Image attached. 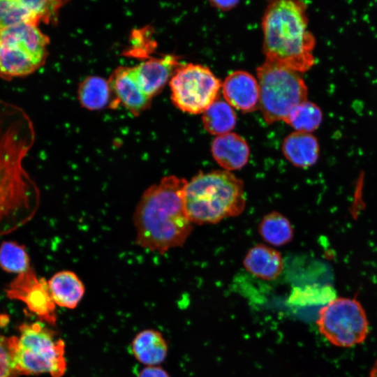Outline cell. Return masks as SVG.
I'll list each match as a JSON object with an SVG mask.
<instances>
[{
    "label": "cell",
    "instance_id": "cell-27",
    "mask_svg": "<svg viewBox=\"0 0 377 377\" xmlns=\"http://www.w3.org/2000/svg\"><path fill=\"white\" fill-rule=\"evenodd\" d=\"M211 6L222 10H229L235 7L238 1H210Z\"/></svg>",
    "mask_w": 377,
    "mask_h": 377
},
{
    "label": "cell",
    "instance_id": "cell-4",
    "mask_svg": "<svg viewBox=\"0 0 377 377\" xmlns=\"http://www.w3.org/2000/svg\"><path fill=\"white\" fill-rule=\"evenodd\" d=\"M184 202L193 224H215L240 215L246 206L244 185L231 172H200L187 181Z\"/></svg>",
    "mask_w": 377,
    "mask_h": 377
},
{
    "label": "cell",
    "instance_id": "cell-23",
    "mask_svg": "<svg viewBox=\"0 0 377 377\" xmlns=\"http://www.w3.org/2000/svg\"><path fill=\"white\" fill-rule=\"evenodd\" d=\"M322 119L320 108L316 104L306 100L295 106L284 121L296 131L309 133L319 127Z\"/></svg>",
    "mask_w": 377,
    "mask_h": 377
},
{
    "label": "cell",
    "instance_id": "cell-21",
    "mask_svg": "<svg viewBox=\"0 0 377 377\" xmlns=\"http://www.w3.org/2000/svg\"><path fill=\"white\" fill-rule=\"evenodd\" d=\"M202 120L205 129L218 136L230 133L236 124L237 117L230 105L217 98L204 111Z\"/></svg>",
    "mask_w": 377,
    "mask_h": 377
},
{
    "label": "cell",
    "instance_id": "cell-19",
    "mask_svg": "<svg viewBox=\"0 0 377 377\" xmlns=\"http://www.w3.org/2000/svg\"><path fill=\"white\" fill-rule=\"evenodd\" d=\"M131 347L134 357L145 366L159 365L165 360L168 351L163 334L152 329L138 332L133 339Z\"/></svg>",
    "mask_w": 377,
    "mask_h": 377
},
{
    "label": "cell",
    "instance_id": "cell-3",
    "mask_svg": "<svg viewBox=\"0 0 377 377\" xmlns=\"http://www.w3.org/2000/svg\"><path fill=\"white\" fill-rule=\"evenodd\" d=\"M265 60L297 73L309 70L315 63L316 40L308 30L306 4L301 1L270 2L263 20Z\"/></svg>",
    "mask_w": 377,
    "mask_h": 377
},
{
    "label": "cell",
    "instance_id": "cell-8",
    "mask_svg": "<svg viewBox=\"0 0 377 377\" xmlns=\"http://www.w3.org/2000/svg\"><path fill=\"white\" fill-rule=\"evenodd\" d=\"M316 325L328 342L341 348L362 343L369 331L365 311L355 298L336 297L331 300L320 309Z\"/></svg>",
    "mask_w": 377,
    "mask_h": 377
},
{
    "label": "cell",
    "instance_id": "cell-5",
    "mask_svg": "<svg viewBox=\"0 0 377 377\" xmlns=\"http://www.w3.org/2000/svg\"><path fill=\"white\" fill-rule=\"evenodd\" d=\"M14 368L18 375L48 374L61 377L66 373L65 341L43 323H23L19 336L8 337Z\"/></svg>",
    "mask_w": 377,
    "mask_h": 377
},
{
    "label": "cell",
    "instance_id": "cell-25",
    "mask_svg": "<svg viewBox=\"0 0 377 377\" xmlns=\"http://www.w3.org/2000/svg\"><path fill=\"white\" fill-rule=\"evenodd\" d=\"M12 360L8 337L0 334V377H17Z\"/></svg>",
    "mask_w": 377,
    "mask_h": 377
},
{
    "label": "cell",
    "instance_id": "cell-17",
    "mask_svg": "<svg viewBox=\"0 0 377 377\" xmlns=\"http://www.w3.org/2000/svg\"><path fill=\"white\" fill-rule=\"evenodd\" d=\"M281 149L287 161L299 168L313 166L319 158L318 140L309 133H291L284 138Z\"/></svg>",
    "mask_w": 377,
    "mask_h": 377
},
{
    "label": "cell",
    "instance_id": "cell-24",
    "mask_svg": "<svg viewBox=\"0 0 377 377\" xmlns=\"http://www.w3.org/2000/svg\"><path fill=\"white\" fill-rule=\"evenodd\" d=\"M0 267L7 272L21 274L31 268L25 246L15 242H3L0 246Z\"/></svg>",
    "mask_w": 377,
    "mask_h": 377
},
{
    "label": "cell",
    "instance_id": "cell-22",
    "mask_svg": "<svg viewBox=\"0 0 377 377\" xmlns=\"http://www.w3.org/2000/svg\"><path fill=\"white\" fill-rule=\"evenodd\" d=\"M260 237L268 244L281 246L292 241L294 229L290 221L278 212L265 215L258 224Z\"/></svg>",
    "mask_w": 377,
    "mask_h": 377
},
{
    "label": "cell",
    "instance_id": "cell-9",
    "mask_svg": "<svg viewBox=\"0 0 377 377\" xmlns=\"http://www.w3.org/2000/svg\"><path fill=\"white\" fill-rule=\"evenodd\" d=\"M169 84L173 104L193 114L203 113L217 99L222 85L208 67L191 63L179 65Z\"/></svg>",
    "mask_w": 377,
    "mask_h": 377
},
{
    "label": "cell",
    "instance_id": "cell-10",
    "mask_svg": "<svg viewBox=\"0 0 377 377\" xmlns=\"http://www.w3.org/2000/svg\"><path fill=\"white\" fill-rule=\"evenodd\" d=\"M8 297L24 302L29 310L42 321L54 325L56 304L51 295L47 281L38 279L31 267L18 274L6 290Z\"/></svg>",
    "mask_w": 377,
    "mask_h": 377
},
{
    "label": "cell",
    "instance_id": "cell-20",
    "mask_svg": "<svg viewBox=\"0 0 377 377\" xmlns=\"http://www.w3.org/2000/svg\"><path fill=\"white\" fill-rule=\"evenodd\" d=\"M77 96L81 105L89 110H100L119 105L112 92L109 80L91 75L79 85Z\"/></svg>",
    "mask_w": 377,
    "mask_h": 377
},
{
    "label": "cell",
    "instance_id": "cell-14",
    "mask_svg": "<svg viewBox=\"0 0 377 377\" xmlns=\"http://www.w3.org/2000/svg\"><path fill=\"white\" fill-rule=\"evenodd\" d=\"M109 82L118 103L122 104L133 114L138 115L149 106L151 98L138 84L131 67H118Z\"/></svg>",
    "mask_w": 377,
    "mask_h": 377
},
{
    "label": "cell",
    "instance_id": "cell-28",
    "mask_svg": "<svg viewBox=\"0 0 377 377\" xmlns=\"http://www.w3.org/2000/svg\"><path fill=\"white\" fill-rule=\"evenodd\" d=\"M369 377H377V360L372 366L369 372Z\"/></svg>",
    "mask_w": 377,
    "mask_h": 377
},
{
    "label": "cell",
    "instance_id": "cell-2",
    "mask_svg": "<svg viewBox=\"0 0 377 377\" xmlns=\"http://www.w3.org/2000/svg\"><path fill=\"white\" fill-rule=\"evenodd\" d=\"M187 181L168 175L144 191L133 214L138 246L163 254L184 245L193 230L184 202Z\"/></svg>",
    "mask_w": 377,
    "mask_h": 377
},
{
    "label": "cell",
    "instance_id": "cell-6",
    "mask_svg": "<svg viewBox=\"0 0 377 377\" xmlns=\"http://www.w3.org/2000/svg\"><path fill=\"white\" fill-rule=\"evenodd\" d=\"M50 39L38 26L21 24L0 33V77L10 80L27 76L41 67Z\"/></svg>",
    "mask_w": 377,
    "mask_h": 377
},
{
    "label": "cell",
    "instance_id": "cell-13",
    "mask_svg": "<svg viewBox=\"0 0 377 377\" xmlns=\"http://www.w3.org/2000/svg\"><path fill=\"white\" fill-rule=\"evenodd\" d=\"M226 101L244 112L256 110L259 106L260 91L258 80L244 71L230 73L222 82Z\"/></svg>",
    "mask_w": 377,
    "mask_h": 377
},
{
    "label": "cell",
    "instance_id": "cell-7",
    "mask_svg": "<svg viewBox=\"0 0 377 377\" xmlns=\"http://www.w3.org/2000/svg\"><path fill=\"white\" fill-rule=\"evenodd\" d=\"M259 108L267 124L285 120L290 110L306 101L307 87L298 73L265 60L257 68Z\"/></svg>",
    "mask_w": 377,
    "mask_h": 377
},
{
    "label": "cell",
    "instance_id": "cell-15",
    "mask_svg": "<svg viewBox=\"0 0 377 377\" xmlns=\"http://www.w3.org/2000/svg\"><path fill=\"white\" fill-rule=\"evenodd\" d=\"M211 153L223 170L231 172L244 168L249 159L248 143L239 135L228 133L216 136L211 145Z\"/></svg>",
    "mask_w": 377,
    "mask_h": 377
},
{
    "label": "cell",
    "instance_id": "cell-1",
    "mask_svg": "<svg viewBox=\"0 0 377 377\" xmlns=\"http://www.w3.org/2000/svg\"><path fill=\"white\" fill-rule=\"evenodd\" d=\"M34 139L27 112L0 99V235L26 223L38 207L39 191L22 167Z\"/></svg>",
    "mask_w": 377,
    "mask_h": 377
},
{
    "label": "cell",
    "instance_id": "cell-11",
    "mask_svg": "<svg viewBox=\"0 0 377 377\" xmlns=\"http://www.w3.org/2000/svg\"><path fill=\"white\" fill-rule=\"evenodd\" d=\"M64 3L55 0H0V33L21 24L53 22Z\"/></svg>",
    "mask_w": 377,
    "mask_h": 377
},
{
    "label": "cell",
    "instance_id": "cell-18",
    "mask_svg": "<svg viewBox=\"0 0 377 377\" xmlns=\"http://www.w3.org/2000/svg\"><path fill=\"white\" fill-rule=\"evenodd\" d=\"M52 299L57 306L68 309L77 307L82 300L85 288L84 283L73 271L62 270L47 281Z\"/></svg>",
    "mask_w": 377,
    "mask_h": 377
},
{
    "label": "cell",
    "instance_id": "cell-26",
    "mask_svg": "<svg viewBox=\"0 0 377 377\" xmlns=\"http://www.w3.org/2000/svg\"><path fill=\"white\" fill-rule=\"evenodd\" d=\"M138 377H170L168 373L159 365L145 366L138 373Z\"/></svg>",
    "mask_w": 377,
    "mask_h": 377
},
{
    "label": "cell",
    "instance_id": "cell-16",
    "mask_svg": "<svg viewBox=\"0 0 377 377\" xmlns=\"http://www.w3.org/2000/svg\"><path fill=\"white\" fill-rule=\"evenodd\" d=\"M245 269L265 281L277 279L283 272V260L281 253L271 246L258 244L251 247L243 260Z\"/></svg>",
    "mask_w": 377,
    "mask_h": 377
},
{
    "label": "cell",
    "instance_id": "cell-12",
    "mask_svg": "<svg viewBox=\"0 0 377 377\" xmlns=\"http://www.w3.org/2000/svg\"><path fill=\"white\" fill-rule=\"evenodd\" d=\"M178 59L171 54L154 57L131 67L135 80L147 96L151 98L170 80L179 66Z\"/></svg>",
    "mask_w": 377,
    "mask_h": 377
}]
</instances>
